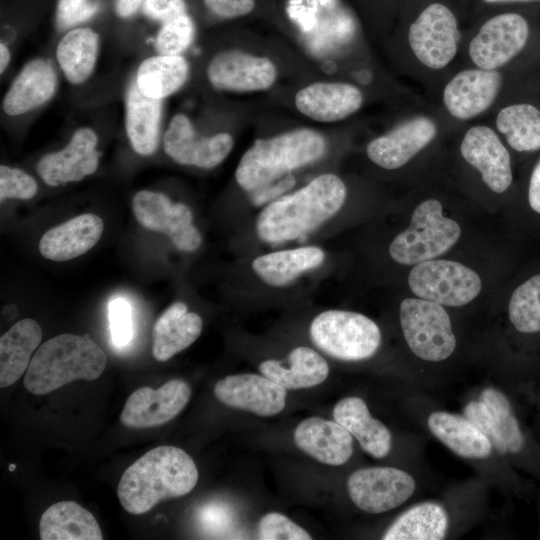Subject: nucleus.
I'll return each mask as SVG.
<instances>
[{
	"label": "nucleus",
	"instance_id": "b1692460",
	"mask_svg": "<svg viewBox=\"0 0 540 540\" xmlns=\"http://www.w3.org/2000/svg\"><path fill=\"white\" fill-rule=\"evenodd\" d=\"M57 88V75L44 59H33L21 69L3 99L7 115L25 114L52 98Z\"/></svg>",
	"mask_w": 540,
	"mask_h": 540
},
{
	"label": "nucleus",
	"instance_id": "de8ad7c7",
	"mask_svg": "<svg viewBox=\"0 0 540 540\" xmlns=\"http://www.w3.org/2000/svg\"><path fill=\"white\" fill-rule=\"evenodd\" d=\"M528 201L531 208L540 214V160L534 167L530 178Z\"/></svg>",
	"mask_w": 540,
	"mask_h": 540
},
{
	"label": "nucleus",
	"instance_id": "c03bdc74",
	"mask_svg": "<svg viewBox=\"0 0 540 540\" xmlns=\"http://www.w3.org/2000/svg\"><path fill=\"white\" fill-rule=\"evenodd\" d=\"M98 10V4L88 0H59L56 9V23L61 29L71 27L91 18Z\"/></svg>",
	"mask_w": 540,
	"mask_h": 540
},
{
	"label": "nucleus",
	"instance_id": "49530a36",
	"mask_svg": "<svg viewBox=\"0 0 540 540\" xmlns=\"http://www.w3.org/2000/svg\"><path fill=\"white\" fill-rule=\"evenodd\" d=\"M207 8L222 18H236L249 14L255 8V0H203Z\"/></svg>",
	"mask_w": 540,
	"mask_h": 540
},
{
	"label": "nucleus",
	"instance_id": "09e8293b",
	"mask_svg": "<svg viewBox=\"0 0 540 540\" xmlns=\"http://www.w3.org/2000/svg\"><path fill=\"white\" fill-rule=\"evenodd\" d=\"M144 0H116L115 12L119 17L128 18L135 14Z\"/></svg>",
	"mask_w": 540,
	"mask_h": 540
},
{
	"label": "nucleus",
	"instance_id": "9d476101",
	"mask_svg": "<svg viewBox=\"0 0 540 540\" xmlns=\"http://www.w3.org/2000/svg\"><path fill=\"white\" fill-rule=\"evenodd\" d=\"M132 208L143 227L165 234L179 250L192 252L200 246L201 235L185 204L173 203L159 192L142 190L134 195Z\"/></svg>",
	"mask_w": 540,
	"mask_h": 540
},
{
	"label": "nucleus",
	"instance_id": "7ed1b4c3",
	"mask_svg": "<svg viewBox=\"0 0 540 540\" xmlns=\"http://www.w3.org/2000/svg\"><path fill=\"white\" fill-rule=\"evenodd\" d=\"M106 364L105 352L88 334H60L35 351L23 384L28 392L43 395L76 380L93 381Z\"/></svg>",
	"mask_w": 540,
	"mask_h": 540
},
{
	"label": "nucleus",
	"instance_id": "c85d7f7f",
	"mask_svg": "<svg viewBox=\"0 0 540 540\" xmlns=\"http://www.w3.org/2000/svg\"><path fill=\"white\" fill-rule=\"evenodd\" d=\"M42 540H102V532L94 515L74 501H61L49 506L39 522Z\"/></svg>",
	"mask_w": 540,
	"mask_h": 540
},
{
	"label": "nucleus",
	"instance_id": "2f4dec72",
	"mask_svg": "<svg viewBox=\"0 0 540 540\" xmlns=\"http://www.w3.org/2000/svg\"><path fill=\"white\" fill-rule=\"evenodd\" d=\"M324 257V251L319 247H299L258 256L253 260L252 268L266 284L280 287L321 265Z\"/></svg>",
	"mask_w": 540,
	"mask_h": 540
},
{
	"label": "nucleus",
	"instance_id": "603ef678",
	"mask_svg": "<svg viewBox=\"0 0 540 540\" xmlns=\"http://www.w3.org/2000/svg\"><path fill=\"white\" fill-rule=\"evenodd\" d=\"M15 467H16L15 465H10L9 470L13 471L15 469Z\"/></svg>",
	"mask_w": 540,
	"mask_h": 540
},
{
	"label": "nucleus",
	"instance_id": "412c9836",
	"mask_svg": "<svg viewBox=\"0 0 540 540\" xmlns=\"http://www.w3.org/2000/svg\"><path fill=\"white\" fill-rule=\"evenodd\" d=\"M361 91L348 83L317 82L299 90L295 106L305 116L319 122H335L359 110Z\"/></svg>",
	"mask_w": 540,
	"mask_h": 540
},
{
	"label": "nucleus",
	"instance_id": "423d86ee",
	"mask_svg": "<svg viewBox=\"0 0 540 540\" xmlns=\"http://www.w3.org/2000/svg\"><path fill=\"white\" fill-rule=\"evenodd\" d=\"M313 343L326 354L343 361L364 360L375 354L381 332L367 316L344 310H327L310 325Z\"/></svg>",
	"mask_w": 540,
	"mask_h": 540
},
{
	"label": "nucleus",
	"instance_id": "ddd939ff",
	"mask_svg": "<svg viewBox=\"0 0 540 540\" xmlns=\"http://www.w3.org/2000/svg\"><path fill=\"white\" fill-rule=\"evenodd\" d=\"M191 396L189 384L172 379L158 389L141 387L126 400L120 415L121 423L129 428H151L175 418L187 405Z\"/></svg>",
	"mask_w": 540,
	"mask_h": 540
},
{
	"label": "nucleus",
	"instance_id": "58836bf2",
	"mask_svg": "<svg viewBox=\"0 0 540 540\" xmlns=\"http://www.w3.org/2000/svg\"><path fill=\"white\" fill-rule=\"evenodd\" d=\"M194 35V22L187 13H183L163 23L155 46L159 54L180 55L192 43Z\"/></svg>",
	"mask_w": 540,
	"mask_h": 540
},
{
	"label": "nucleus",
	"instance_id": "cd10ccee",
	"mask_svg": "<svg viewBox=\"0 0 540 540\" xmlns=\"http://www.w3.org/2000/svg\"><path fill=\"white\" fill-rule=\"evenodd\" d=\"M161 112L162 100L143 95L132 80L125 98V128L136 153L148 156L156 151Z\"/></svg>",
	"mask_w": 540,
	"mask_h": 540
},
{
	"label": "nucleus",
	"instance_id": "c9c22d12",
	"mask_svg": "<svg viewBox=\"0 0 540 540\" xmlns=\"http://www.w3.org/2000/svg\"><path fill=\"white\" fill-rule=\"evenodd\" d=\"M499 132L516 151L540 148V110L530 104H514L500 110L496 118Z\"/></svg>",
	"mask_w": 540,
	"mask_h": 540
},
{
	"label": "nucleus",
	"instance_id": "3c124183",
	"mask_svg": "<svg viewBox=\"0 0 540 540\" xmlns=\"http://www.w3.org/2000/svg\"><path fill=\"white\" fill-rule=\"evenodd\" d=\"M487 3H507V2H531V1H540V0H484Z\"/></svg>",
	"mask_w": 540,
	"mask_h": 540
},
{
	"label": "nucleus",
	"instance_id": "2eb2a0df",
	"mask_svg": "<svg viewBox=\"0 0 540 540\" xmlns=\"http://www.w3.org/2000/svg\"><path fill=\"white\" fill-rule=\"evenodd\" d=\"M98 137L88 127L77 129L61 150L44 155L36 164L41 179L49 186L77 182L93 174L99 164Z\"/></svg>",
	"mask_w": 540,
	"mask_h": 540
},
{
	"label": "nucleus",
	"instance_id": "ea45409f",
	"mask_svg": "<svg viewBox=\"0 0 540 540\" xmlns=\"http://www.w3.org/2000/svg\"><path fill=\"white\" fill-rule=\"evenodd\" d=\"M258 538L261 540H310L312 537L287 516L270 512L258 522Z\"/></svg>",
	"mask_w": 540,
	"mask_h": 540
},
{
	"label": "nucleus",
	"instance_id": "4c0bfd02",
	"mask_svg": "<svg viewBox=\"0 0 540 540\" xmlns=\"http://www.w3.org/2000/svg\"><path fill=\"white\" fill-rule=\"evenodd\" d=\"M480 400L492 415L508 452L519 453L523 448L524 438L507 397L499 390L488 387L482 391Z\"/></svg>",
	"mask_w": 540,
	"mask_h": 540
},
{
	"label": "nucleus",
	"instance_id": "a878e982",
	"mask_svg": "<svg viewBox=\"0 0 540 540\" xmlns=\"http://www.w3.org/2000/svg\"><path fill=\"white\" fill-rule=\"evenodd\" d=\"M333 418L356 438L361 448L372 457L383 458L390 452L392 437L389 429L371 416L361 398L341 399L333 408Z\"/></svg>",
	"mask_w": 540,
	"mask_h": 540
},
{
	"label": "nucleus",
	"instance_id": "6ab92c4d",
	"mask_svg": "<svg viewBox=\"0 0 540 540\" xmlns=\"http://www.w3.org/2000/svg\"><path fill=\"white\" fill-rule=\"evenodd\" d=\"M502 84L496 70L467 69L456 74L445 86L443 101L455 118L468 120L487 110Z\"/></svg>",
	"mask_w": 540,
	"mask_h": 540
},
{
	"label": "nucleus",
	"instance_id": "5701e85b",
	"mask_svg": "<svg viewBox=\"0 0 540 540\" xmlns=\"http://www.w3.org/2000/svg\"><path fill=\"white\" fill-rule=\"evenodd\" d=\"M103 227L99 216L81 214L45 232L39 242V252L52 261L71 260L95 246Z\"/></svg>",
	"mask_w": 540,
	"mask_h": 540
},
{
	"label": "nucleus",
	"instance_id": "1a4fd4ad",
	"mask_svg": "<svg viewBox=\"0 0 540 540\" xmlns=\"http://www.w3.org/2000/svg\"><path fill=\"white\" fill-rule=\"evenodd\" d=\"M408 40L422 64L432 69L447 66L456 55L460 40L455 15L441 3L430 4L410 25Z\"/></svg>",
	"mask_w": 540,
	"mask_h": 540
},
{
	"label": "nucleus",
	"instance_id": "0eeeda50",
	"mask_svg": "<svg viewBox=\"0 0 540 540\" xmlns=\"http://www.w3.org/2000/svg\"><path fill=\"white\" fill-rule=\"evenodd\" d=\"M400 323L411 351L419 358L439 362L454 352L456 338L444 307L421 298H407L400 305Z\"/></svg>",
	"mask_w": 540,
	"mask_h": 540
},
{
	"label": "nucleus",
	"instance_id": "f03ea898",
	"mask_svg": "<svg viewBox=\"0 0 540 540\" xmlns=\"http://www.w3.org/2000/svg\"><path fill=\"white\" fill-rule=\"evenodd\" d=\"M346 186L335 174H322L259 214L256 231L267 243H283L312 232L333 217L346 199Z\"/></svg>",
	"mask_w": 540,
	"mask_h": 540
},
{
	"label": "nucleus",
	"instance_id": "393cba45",
	"mask_svg": "<svg viewBox=\"0 0 540 540\" xmlns=\"http://www.w3.org/2000/svg\"><path fill=\"white\" fill-rule=\"evenodd\" d=\"M259 371L286 390L317 386L326 380L329 366L315 350L299 346L294 348L285 361H263Z\"/></svg>",
	"mask_w": 540,
	"mask_h": 540
},
{
	"label": "nucleus",
	"instance_id": "c756f323",
	"mask_svg": "<svg viewBox=\"0 0 540 540\" xmlns=\"http://www.w3.org/2000/svg\"><path fill=\"white\" fill-rule=\"evenodd\" d=\"M42 340V329L34 319L16 322L0 338V387L14 384L27 370L32 354Z\"/></svg>",
	"mask_w": 540,
	"mask_h": 540
},
{
	"label": "nucleus",
	"instance_id": "f3484780",
	"mask_svg": "<svg viewBox=\"0 0 540 540\" xmlns=\"http://www.w3.org/2000/svg\"><path fill=\"white\" fill-rule=\"evenodd\" d=\"M215 397L226 406L269 417L286 406V389L268 377L253 373L228 375L214 386Z\"/></svg>",
	"mask_w": 540,
	"mask_h": 540
},
{
	"label": "nucleus",
	"instance_id": "37998d69",
	"mask_svg": "<svg viewBox=\"0 0 540 540\" xmlns=\"http://www.w3.org/2000/svg\"><path fill=\"white\" fill-rule=\"evenodd\" d=\"M465 417L473 423L491 442L500 454L508 452L505 442L500 436L492 415L481 400L471 401L464 408Z\"/></svg>",
	"mask_w": 540,
	"mask_h": 540
},
{
	"label": "nucleus",
	"instance_id": "39448f33",
	"mask_svg": "<svg viewBox=\"0 0 540 540\" xmlns=\"http://www.w3.org/2000/svg\"><path fill=\"white\" fill-rule=\"evenodd\" d=\"M459 224L443 215L438 200L428 199L413 211L410 226L392 241L391 258L403 265H416L448 251L459 239Z\"/></svg>",
	"mask_w": 540,
	"mask_h": 540
},
{
	"label": "nucleus",
	"instance_id": "9b49d317",
	"mask_svg": "<svg viewBox=\"0 0 540 540\" xmlns=\"http://www.w3.org/2000/svg\"><path fill=\"white\" fill-rule=\"evenodd\" d=\"M415 481L394 467H368L353 472L347 480L352 502L361 510L378 514L392 510L415 491Z\"/></svg>",
	"mask_w": 540,
	"mask_h": 540
},
{
	"label": "nucleus",
	"instance_id": "a19ab883",
	"mask_svg": "<svg viewBox=\"0 0 540 540\" xmlns=\"http://www.w3.org/2000/svg\"><path fill=\"white\" fill-rule=\"evenodd\" d=\"M38 185L33 177L21 169L0 166V200H28L37 193Z\"/></svg>",
	"mask_w": 540,
	"mask_h": 540
},
{
	"label": "nucleus",
	"instance_id": "8fccbe9b",
	"mask_svg": "<svg viewBox=\"0 0 540 540\" xmlns=\"http://www.w3.org/2000/svg\"><path fill=\"white\" fill-rule=\"evenodd\" d=\"M11 53L6 44L1 42L0 44V72L1 74L6 70L10 63Z\"/></svg>",
	"mask_w": 540,
	"mask_h": 540
},
{
	"label": "nucleus",
	"instance_id": "7c9ffc66",
	"mask_svg": "<svg viewBox=\"0 0 540 540\" xmlns=\"http://www.w3.org/2000/svg\"><path fill=\"white\" fill-rule=\"evenodd\" d=\"M427 423L431 433L460 457L483 459L492 451L489 439L466 417L436 411Z\"/></svg>",
	"mask_w": 540,
	"mask_h": 540
},
{
	"label": "nucleus",
	"instance_id": "4468645a",
	"mask_svg": "<svg viewBox=\"0 0 540 540\" xmlns=\"http://www.w3.org/2000/svg\"><path fill=\"white\" fill-rule=\"evenodd\" d=\"M207 77L217 90L251 92L270 88L277 78V69L267 57L240 50L216 54L207 66Z\"/></svg>",
	"mask_w": 540,
	"mask_h": 540
},
{
	"label": "nucleus",
	"instance_id": "a18cd8bd",
	"mask_svg": "<svg viewBox=\"0 0 540 540\" xmlns=\"http://www.w3.org/2000/svg\"><path fill=\"white\" fill-rule=\"evenodd\" d=\"M144 13L162 23L186 13L184 0H144Z\"/></svg>",
	"mask_w": 540,
	"mask_h": 540
},
{
	"label": "nucleus",
	"instance_id": "473e14b6",
	"mask_svg": "<svg viewBox=\"0 0 540 540\" xmlns=\"http://www.w3.org/2000/svg\"><path fill=\"white\" fill-rule=\"evenodd\" d=\"M189 65L181 55H156L145 59L135 78L140 92L162 100L179 90L187 81Z\"/></svg>",
	"mask_w": 540,
	"mask_h": 540
},
{
	"label": "nucleus",
	"instance_id": "bb28decb",
	"mask_svg": "<svg viewBox=\"0 0 540 540\" xmlns=\"http://www.w3.org/2000/svg\"><path fill=\"white\" fill-rule=\"evenodd\" d=\"M203 321L188 312L183 302H175L158 318L153 328V357L160 362L189 347L201 334Z\"/></svg>",
	"mask_w": 540,
	"mask_h": 540
},
{
	"label": "nucleus",
	"instance_id": "79ce46f5",
	"mask_svg": "<svg viewBox=\"0 0 540 540\" xmlns=\"http://www.w3.org/2000/svg\"><path fill=\"white\" fill-rule=\"evenodd\" d=\"M112 342L117 347L128 345L133 338L132 307L124 298H114L108 305Z\"/></svg>",
	"mask_w": 540,
	"mask_h": 540
},
{
	"label": "nucleus",
	"instance_id": "f704fd0d",
	"mask_svg": "<svg viewBox=\"0 0 540 540\" xmlns=\"http://www.w3.org/2000/svg\"><path fill=\"white\" fill-rule=\"evenodd\" d=\"M448 529V515L433 502L420 503L402 513L386 530L383 540H441Z\"/></svg>",
	"mask_w": 540,
	"mask_h": 540
},
{
	"label": "nucleus",
	"instance_id": "e433bc0d",
	"mask_svg": "<svg viewBox=\"0 0 540 540\" xmlns=\"http://www.w3.org/2000/svg\"><path fill=\"white\" fill-rule=\"evenodd\" d=\"M509 318L519 332L540 331V274L514 290L509 302Z\"/></svg>",
	"mask_w": 540,
	"mask_h": 540
},
{
	"label": "nucleus",
	"instance_id": "4be33fe9",
	"mask_svg": "<svg viewBox=\"0 0 540 540\" xmlns=\"http://www.w3.org/2000/svg\"><path fill=\"white\" fill-rule=\"evenodd\" d=\"M294 442L307 455L331 466L346 463L353 453L352 435L336 421L317 416L298 424Z\"/></svg>",
	"mask_w": 540,
	"mask_h": 540
},
{
	"label": "nucleus",
	"instance_id": "f257e3e1",
	"mask_svg": "<svg viewBox=\"0 0 540 540\" xmlns=\"http://www.w3.org/2000/svg\"><path fill=\"white\" fill-rule=\"evenodd\" d=\"M197 481L198 469L190 455L175 446H158L124 471L117 495L126 512L140 515L162 500L188 494Z\"/></svg>",
	"mask_w": 540,
	"mask_h": 540
},
{
	"label": "nucleus",
	"instance_id": "72a5a7b5",
	"mask_svg": "<svg viewBox=\"0 0 540 540\" xmlns=\"http://www.w3.org/2000/svg\"><path fill=\"white\" fill-rule=\"evenodd\" d=\"M99 51V36L89 27L74 28L59 41L57 61L71 84H81L92 74Z\"/></svg>",
	"mask_w": 540,
	"mask_h": 540
},
{
	"label": "nucleus",
	"instance_id": "dca6fc26",
	"mask_svg": "<svg viewBox=\"0 0 540 540\" xmlns=\"http://www.w3.org/2000/svg\"><path fill=\"white\" fill-rule=\"evenodd\" d=\"M233 138L221 132L210 137L196 136L190 120L175 115L164 135V151L175 162L210 169L220 164L233 148Z\"/></svg>",
	"mask_w": 540,
	"mask_h": 540
},
{
	"label": "nucleus",
	"instance_id": "a211bd4d",
	"mask_svg": "<svg viewBox=\"0 0 540 540\" xmlns=\"http://www.w3.org/2000/svg\"><path fill=\"white\" fill-rule=\"evenodd\" d=\"M460 151L492 191L503 193L509 188L512 183L510 155L494 130L483 125L470 128L463 137Z\"/></svg>",
	"mask_w": 540,
	"mask_h": 540
},
{
	"label": "nucleus",
	"instance_id": "6e6552de",
	"mask_svg": "<svg viewBox=\"0 0 540 540\" xmlns=\"http://www.w3.org/2000/svg\"><path fill=\"white\" fill-rule=\"evenodd\" d=\"M408 284L418 298L450 307L468 304L482 287L478 274L467 266L434 259L414 265Z\"/></svg>",
	"mask_w": 540,
	"mask_h": 540
},
{
	"label": "nucleus",
	"instance_id": "20e7f679",
	"mask_svg": "<svg viewBox=\"0 0 540 540\" xmlns=\"http://www.w3.org/2000/svg\"><path fill=\"white\" fill-rule=\"evenodd\" d=\"M326 147L323 135L307 128L257 139L238 163L236 182L243 190L253 192L318 160L325 153Z\"/></svg>",
	"mask_w": 540,
	"mask_h": 540
},
{
	"label": "nucleus",
	"instance_id": "f8f14e48",
	"mask_svg": "<svg viewBox=\"0 0 540 540\" xmlns=\"http://www.w3.org/2000/svg\"><path fill=\"white\" fill-rule=\"evenodd\" d=\"M529 35L526 20L515 13L497 15L480 28L469 44L473 63L486 70H496L509 62L525 46Z\"/></svg>",
	"mask_w": 540,
	"mask_h": 540
},
{
	"label": "nucleus",
	"instance_id": "aec40b11",
	"mask_svg": "<svg viewBox=\"0 0 540 540\" xmlns=\"http://www.w3.org/2000/svg\"><path fill=\"white\" fill-rule=\"evenodd\" d=\"M436 133L437 126L432 119L415 117L373 139L367 145V156L384 169H397L432 142Z\"/></svg>",
	"mask_w": 540,
	"mask_h": 540
}]
</instances>
